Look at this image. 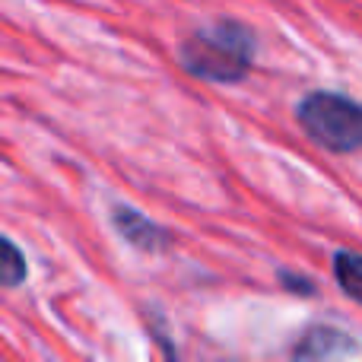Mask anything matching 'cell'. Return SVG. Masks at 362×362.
Listing matches in <instances>:
<instances>
[{"label": "cell", "instance_id": "cell-5", "mask_svg": "<svg viewBox=\"0 0 362 362\" xmlns=\"http://www.w3.org/2000/svg\"><path fill=\"white\" fill-rule=\"evenodd\" d=\"M334 276H337L340 289L362 305V255L337 251V255H334Z\"/></svg>", "mask_w": 362, "mask_h": 362}, {"label": "cell", "instance_id": "cell-7", "mask_svg": "<svg viewBox=\"0 0 362 362\" xmlns=\"http://www.w3.org/2000/svg\"><path fill=\"white\" fill-rule=\"evenodd\" d=\"M283 283H286L289 289H299V293H312V283L296 280V276H289V274H283Z\"/></svg>", "mask_w": 362, "mask_h": 362}, {"label": "cell", "instance_id": "cell-2", "mask_svg": "<svg viewBox=\"0 0 362 362\" xmlns=\"http://www.w3.org/2000/svg\"><path fill=\"white\" fill-rule=\"evenodd\" d=\"M305 134L331 153L362 150V102L340 93H312L296 108Z\"/></svg>", "mask_w": 362, "mask_h": 362}, {"label": "cell", "instance_id": "cell-4", "mask_svg": "<svg viewBox=\"0 0 362 362\" xmlns=\"http://www.w3.org/2000/svg\"><path fill=\"white\" fill-rule=\"evenodd\" d=\"M346 346H353L346 340V334L331 331V327H315V331L305 334V340L296 350V362H327V359L340 356Z\"/></svg>", "mask_w": 362, "mask_h": 362}, {"label": "cell", "instance_id": "cell-1", "mask_svg": "<svg viewBox=\"0 0 362 362\" xmlns=\"http://www.w3.org/2000/svg\"><path fill=\"white\" fill-rule=\"evenodd\" d=\"M181 67L200 80L235 83L255 61V35L238 23H216L181 42Z\"/></svg>", "mask_w": 362, "mask_h": 362}, {"label": "cell", "instance_id": "cell-3", "mask_svg": "<svg viewBox=\"0 0 362 362\" xmlns=\"http://www.w3.org/2000/svg\"><path fill=\"white\" fill-rule=\"evenodd\" d=\"M112 223H115V229H118V235L140 251H163L165 245H169V232L159 229L150 216L137 213L134 206L118 204L112 210Z\"/></svg>", "mask_w": 362, "mask_h": 362}, {"label": "cell", "instance_id": "cell-6", "mask_svg": "<svg viewBox=\"0 0 362 362\" xmlns=\"http://www.w3.org/2000/svg\"><path fill=\"white\" fill-rule=\"evenodd\" d=\"M25 274H29V267H25L23 251L6 235H0V286H19V283H25Z\"/></svg>", "mask_w": 362, "mask_h": 362}]
</instances>
